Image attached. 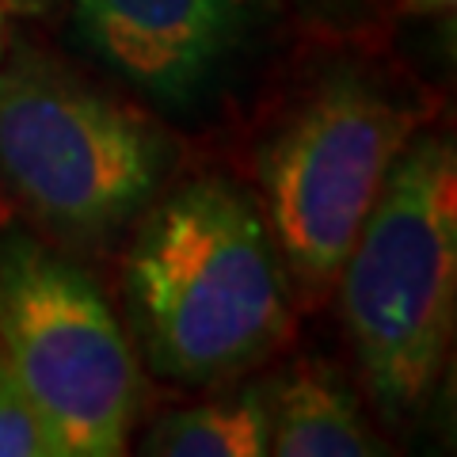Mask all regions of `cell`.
Returning a JSON list of instances; mask_svg holds the SVG:
<instances>
[{"label": "cell", "mask_w": 457, "mask_h": 457, "mask_svg": "<svg viewBox=\"0 0 457 457\" xmlns=\"http://www.w3.org/2000/svg\"><path fill=\"white\" fill-rule=\"evenodd\" d=\"M270 453L278 457H374L381 442L359 396L336 366L294 362L275 378Z\"/></svg>", "instance_id": "cell-7"}, {"label": "cell", "mask_w": 457, "mask_h": 457, "mask_svg": "<svg viewBox=\"0 0 457 457\" xmlns=\"http://www.w3.org/2000/svg\"><path fill=\"white\" fill-rule=\"evenodd\" d=\"M171 164L149 114L35 57H0V191L50 245H107L161 198Z\"/></svg>", "instance_id": "cell-3"}, {"label": "cell", "mask_w": 457, "mask_h": 457, "mask_svg": "<svg viewBox=\"0 0 457 457\" xmlns=\"http://www.w3.org/2000/svg\"><path fill=\"white\" fill-rule=\"evenodd\" d=\"M270 396L275 378L233 385L203 404L161 416L141 435L137 450L153 457H267Z\"/></svg>", "instance_id": "cell-8"}, {"label": "cell", "mask_w": 457, "mask_h": 457, "mask_svg": "<svg viewBox=\"0 0 457 457\" xmlns=\"http://www.w3.org/2000/svg\"><path fill=\"white\" fill-rule=\"evenodd\" d=\"M0 57H4V4H0Z\"/></svg>", "instance_id": "cell-12"}, {"label": "cell", "mask_w": 457, "mask_h": 457, "mask_svg": "<svg viewBox=\"0 0 457 457\" xmlns=\"http://www.w3.org/2000/svg\"><path fill=\"white\" fill-rule=\"evenodd\" d=\"M122 305L137 359L183 389L255 374L294 332V278L267 213L221 176L183 183L141 213Z\"/></svg>", "instance_id": "cell-1"}, {"label": "cell", "mask_w": 457, "mask_h": 457, "mask_svg": "<svg viewBox=\"0 0 457 457\" xmlns=\"http://www.w3.org/2000/svg\"><path fill=\"white\" fill-rule=\"evenodd\" d=\"M0 354L62 457L130 450L145 393L134 339L88 270L23 228L0 237Z\"/></svg>", "instance_id": "cell-4"}, {"label": "cell", "mask_w": 457, "mask_h": 457, "mask_svg": "<svg viewBox=\"0 0 457 457\" xmlns=\"http://www.w3.org/2000/svg\"><path fill=\"white\" fill-rule=\"evenodd\" d=\"M416 130L393 92L362 73L324 80L263 153V213L290 278L332 290L400 149Z\"/></svg>", "instance_id": "cell-5"}, {"label": "cell", "mask_w": 457, "mask_h": 457, "mask_svg": "<svg viewBox=\"0 0 457 457\" xmlns=\"http://www.w3.org/2000/svg\"><path fill=\"white\" fill-rule=\"evenodd\" d=\"M0 457H62V446L0 354Z\"/></svg>", "instance_id": "cell-9"}, {"label": "cell", "mask_w": 457, "mask_h": 457, "mask_svg": "<svg viewBox=\"0 0 457 457\" xmlns=\"http://www.w3.org/2000/svg\"><path fill=\"white\" fill-rule=\"evenodd\" d=\"M404 4V12H411V16H450L457 0H400Z\"/></svg>", "instance_id": "cell-10"}, {"label": "cell", "mask_w": 457, "mask_h": 457, "mask_svg": "<svg viewBox=\"0 0 457 457\" xmlns=\"http://www.w3.org/2000/svg\"><path fill=\"white\" fill-rule=\"evenodd\" d=\"M370 400L411 416L442 374L457 302V156L408 137L332 282Z\"/></svg>", "instance_id": "cell-2"}, {"label": "cell", "mask_w": 457, "mask_h": 457, "mask_svg": "<svg viewBox=\"0 0 457 457\" xmlns=\"http://www.w3.org/2000/svg\"><path fill=\"white\" fill-rule=\"evenodd\" d=\"M4 8H20V12H38L46 0H0Z\"/></svg>", "instance_id": "cell-11"}, {"label": "cell", "mask_w": 457, "mask_h": 457, "mask_svg": "<svg viewBox=\"0 0 457 457\" xmlns=\"http://www.w3.org/2000/svg\"><path fill=\"white\" fill-rule=\"evenodd\" d=\"M84 42L161 107L206 99L260 23V0H73Z\"/></svg>", "instance_id": "cell-6"}]
</instances>
